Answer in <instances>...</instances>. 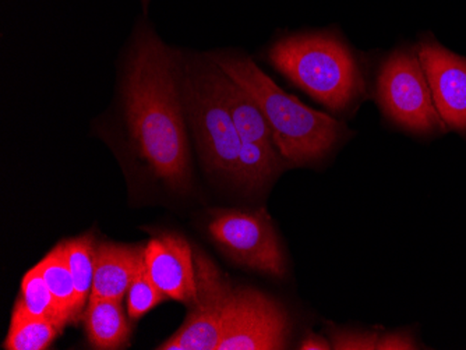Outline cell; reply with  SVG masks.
<instances>
[{"label": "cell", "instance_id": "d6986e66", "mask_svg": "<svg viewBox=\"0 0 466 350\" xmlns=\"http://www.w3.org/2000/svg\"><path fill=\"white\" fill-rule=\"evenodd\" d=\"M127 295H129L127 310H129L130 317L135 318V320L143 317L146 313L153 310L156 305H158L165 299V295L159 291L153 279L147 273L146 264L133 281Z\"/></svg>", "mask_w": 466, "mask_h": 350}, {"label": "cell", "instance_id": "8fae6325", "mask_svg": "<svg viewBox=\"0 0 466 350\" xmlns=\"http://www.w3.org/2000/svg\"><path fill=\"white\" fill-rule=\"evenodd\" d=\"M143 245L102 243L96 245V271L90 299L120 300L129 292L144 266ZM88 299V300H90Z\"/></svg>", "mask_w": 466, "mask_h": 350}, {"label": "cell", "instance_id": "30bf717a", "mask_svg": "<svg viewBox=\"0 0 466 350\" xmlns=\"http://www.w3.org/2000/svg\"><path fill=\"white\" fill-rule=\"evenodd\" d=\"M146 270L165 297L185 303L196 299L195 255L179 235L154 237L144 249Z\"/></svg>", "mask_w": 466, "mask_h": 350}, {"label": "cell", "instance_id": "ac0fdd59", "mask_svg": "<svg viewBox=\"0 0 466 350\" xmlns=\"http://www.w3.org/2000/svg\"><path fill=\"white\" fill-rule=\"evenodd\" d=\"M17 305L28 315L52 321L62 328L69 323L35 266L25 274L21 282V295Z\"/></svg>", "mask_w": 466, "mask_h": 350}, {"label": "cell", "instance_id": "44dd1931", "mask_svg": "<svg viewBox=\"0 0 466 350\" xmlns=\"http://www.w3.org/2000/svg\"><path fill=\"white\" fill-rule=\"evenodd\" d=\"M418 349V345L412 336L404 333L386 334L380 335L376 350H413Z\"/></svg>", "mask_w": 466, "mask_h": 350}, {"label": "cell", "instance_id": "3957f363", "mask_svg": "<svg viewBox=\"0 0 466 350\" xmlns=\"http://www.w3.org/2000/svg\"><path fill=\"white\" fill-rule=\"evenodd\" d=\"M269 62L293 85L329 111L347 112L363 93L352 51L334 34H296L269 49Z\"/></svg>", "mask_w": 466, "mask_h": 350}, {"label": "cell", "instance_id": "8992f818", "mask_svg": "<svg viewBox=\"0 0 466 350\" xmlns=\"http://www.w3.org/2000/svg\"><path fill=\"white\" fill-rule=\"evenodd\" d=\"M289 328L287 312L268 295L253 287H233L218 350L285 349Z\"/></svg>", "mask_w": 466, "mask_h": 350}, {"label": "cell", "instance_id": "52a82bcc", "mask_svg": "<svg viewBox=\"0 0 466 350\" xmlns=\"http://www.w3.org/2000/svg\"><path fill=\"white\" fill-rule=\"evenodd\" d=\"M208 231L219 249L239 265L275 278L285 275L281 245L264 211H217Z\"/></svg>", "mask_w": 466, "mask_h": 350}, {"label": "cell", "instance_id": "7402d4cb", "mask_svg": "<svg viewBox=\"0 0 466 350\" xmlns=\"http://www.w3.org/2000/svg\"><path fill=\"white\" fill-rule=\"evenodd\" d=\"M300 350H329L332 349L331 342L316 334H309L299 346Z\"/></svg>", "mask_w": 466, "mask_h": 350}, {"label": "cell", "instance_id": "2e32d148", "mask_svg": "<svg viewBox=\"0 0 466 350\" xmlns=\"http://www.w3.org/2000/svg\"><path fill=\"white\" fill-rule=\"evenodd\" d=\"M62 326L44 318L28 315L15 305L5 349L46 350L59 335Z\"/></svg>", "mask_w": 466, "mask_h": 350}, {"label": "cell", "instance_id": "7a4b0ae2", "mask_svg": "<svg viewBox=\"0 0 466 350\" xmlns=\"http://www.w3.org/2000/svg\"><path fill=\"white\" fill-rule=\"evenodd\" d=\"M209 57L258 101L284 161L299 166L320 161L350 135L341 122L285 93L250 57L219 52Z\"/></svg>", "mask_w": 466, "mask_h": 350}, {"label": "cell", "instance_id": "9c48e42d", "mask_svg": "<svg viewBox=\"0 0 466 350\" xmlns=\"http://www.w3.org/2000/svg\"><path fill=\"white\" fill-rule=\"evenodd\" d=\"M418 56L431 85L434 105L450 129L466 133V59L426 39Z\"/></svg>", "mask_w": 466, "mask_h": 350}, {"label": "cell", "instance_id": "5bb4252c", "mask_svg": "<svg viewBox=\"0 0 466 350\" xmlns=\"http://www.w3.org/2000/svg\"><path fill=\"white\" fill-rule=\"evenodd\" d=\"M282 158L275 145L242 141L238 159V183L248 189L264 186L281 168Z\"/></svg>", "mask_w": 466, "mask_h": 350}, {"label": "cell", "instance_id": "e0dca14e", "mask_svg": "<svg viewBox=\"0 0 466 350\" xmlns=\"http://www.w3.org/2000/svg\"><path fill=\"white\" fill-rule=\"evenodd\" d=\"M67 265L73 275L77 292L78 308H83L93 291L94 271H96V240L91 235H83L76 239L63 242Z\"/></svg>", "mask_w": 466, "mask_h": 350}, {"label": "cell", "instance_id": "ffe728a7", "mask_svg": "<svg viewBox=\"0 0 466 350\" xmlns=\"http://www.w3.org/2000/svg\"><path fill=\"white\" fill-rule=\"evenodd\" d=\"M380 334L355 329H337L331 333L334 350H376Z\"/></svg>", "mask_w": 466, "mask_h": 350}, {"label": "cell", "instance_id": "7c38bea8", "mask_svg": "<svg viewBox=\"0 0 466 350\" xmlns=\"http://www.w3.org/2000/svg\"><path fill=\"white\" fill-rule=\"evenodd\" d=\"M218 85L240 140L275 145L266 115L253 95L229 77L221 67L218 72Z\"/></svg>", "mask_w": 466, "mask_h": 350}, {"label": "cell", "instance_id": "277c9868", "mask_svg": "<svg viewBox=\"0 0 466 350\" xmlns=\"http://www.w3.org/2000/svg\"><path fill=\"white\" fill-rule=\"evenodd\" d=\"M219 67L211 57L183 65V99L187 122L207 168L238 183L240 140L218 85Z\"/></svg>", "mask_w": 466, "mask_h": 350}, {"label": "cell", "instance_id": "ba28073f", "mask_svg": "<svg viewBox=\"0 0 466 350\" xmlns=\"http://www.w3.org/2000/svg\"><path fill=\"white\" fill-rule=\"evenodd\" d=\"M196 299L177 334L162 344L161 350H218L225 307L232 284L204 253L196 252Z\"/></svg>", "mask_w": 466, "mask_h": 350}, {"label": "cell", "instance_id": "5b68a950", "mask_svg": "<svg viewBox=\"0 0 466 350\" xmlns=\"http://www.w3.org/2000/svg\"><path fill=\"white\" fill-rule=\"evenodd\" d=\"M377 98L384 115L408 132L431 135L446 129L418 51L397 49L387 57L377 78Z\"/></svg>", "mask_w": 466, "mask_h": 350}, {"label": "cell", "instance_id": "4fadbf2b", "mask_svg": "<svg viewBox=\"0 0 466 350\" xmlns=\"http://www.w3.org/2000/svg\"><path fill=\"white\" fill-rule=\"evenodd\" d=\"M86 329L88 341L96 349H122L130 338V325L126 320L120 300H88Z\"/></svg>", "mask_w": 466, "mask_h": 350}, {"label": "cell", "instance_id": "6da1fadb", "mask_svg": "<svg viewBox=\"0 0 466 350\" xmlns=\"http://www.w3.org/2000/svg\"><path fill=\"white\" fill-rule=\"evenodd\" d=\"M120 108L127 150L138 166L169 189H187L192 164L182 59L146 25H138L126 57Z\"/></svg>", "mask_w": 466, "mask_h": 350}, {"label": "cell", "instance_id": "9a60e30c", "mask_svg": "<svg viewBox=\"0 0 466 350\" xmlns=\"http://www.w3.org/2000/svg\"><path fill=\"white\" fill-rule=\"evenodd\" d=\"M35 268L41 274L46 284L48 285L49 291L54 295L67 320L72 321L81 310L78 308L77 292H76L75 281H73L72 273L67 265L63 243L56 245Z\"/></svg>", "mask_w": 466, "mask_h": 350}]
</instances>
